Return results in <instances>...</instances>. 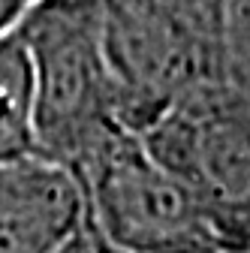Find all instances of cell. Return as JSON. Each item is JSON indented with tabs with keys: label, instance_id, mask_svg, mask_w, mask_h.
<instances>
[{
	"label": "cell",
	"instance_id": "5",
	"mask_svg": "<svg viewBox=\"0 0 250 253\" xmlns=\"http://www.w3.org/2000/svg\"><path fill=\"white\" fill-rule=\"evenodd\" d=\"M34 151V73L18 30L0 37V160Z\"/></svg>",
	"mask_w": 250,
	"mask_h": 253
},
{
	"label": "cell",
	"instance_id": "11",
	"mask_svg": "<svg viewBox=\"0 0 250 253\" xmlns=\"http://www.w3.org/2000/svg\"><path fill=\"white\" fill-rule=\"evenodd\" d=\"M244 253H250V250H244Z\"/></svg>",
	"mask_w": 250,
	"mask_h": 253
},
{
	"label": "cell",
	"instance_id": "8",
	"mask_svg": "<svg viewBox=\"0 0 250 253\" xmlns=\"http://www.w3.org/2000/svg\"><path fill=\"white\" fill-rule=\"evenodd\" d=\"M34 3L37 0H0V37L12 34L18 27V21L24 18V12Z\"/></svg>",
	"mask_w": 250,
	"mask_h": 253
},
{
	"label": "cell",
	"instance_id": "1",
	"mask_svg": "<svg viewBox=\"0 0 250 253\" xmlns=\"http://www.w3.org/2000/svg\"><path fill=\"white\" fill-rule=\"evenodd\" d=\"M34 73V151L79 175L121 124L100 0H37L18 21Z\"/></svg>",
	"mask_w": 250,
	"mask_h": 253
},
{
	"label": "cell",
	"instance_id": "4",
	"mask_svg": "<svg viewBox=\"0 0 250 253\" xmlns=\"http://www.w3.org/2000/svg\"><path fill=\"white\" fill-rule=\"evenodd\" d=\"M87 223L79 178L30 151L0 160V253H57Z\"/></svg>",
	"mask_w": 250,
	"mask_h": 253
},
{
	"label": "cell",
	"instance_id": "3",
	"mask_svg": "<svg viewBox=\"0 0 250 253\" xmlns=\"http://www.w3.org/2000/svg\"><path fill=\"white\" fill-rule=\"evenodd\" d=\"M87 229L124 253H232L202 205L163 169L139 133L115 136L76 175Z\"/></svg>",
	"mask_w": 250,
	"mask_h": 253
},
{
	"label": "cell",
	"instance_id": "9",
	"mask_svg": "<svg viewBox=\"0 0 250 253\" xmlns=\"http://www.w3.org/2000/svg\"><path fill=\"white\" fill-rule=\"evenodd\" d=\"M57 253H93V235H90L87 223H84V229H82L64 250H57Z\"/></svg>",
	"mask_w": 250,
	"mask_h": 253
},
{
	"label": "cell",
	"instance_id": "10",
	"mask_svg": "<svg viewBox=\"0 0 250 253\" xmlns=\"http://www.w3.org/2000/svg\"><path fill=\"white\" fill-rule=\"evenodd\" d=\"M93 235V232H90ZM93 253H124V250H115V247H109V244H103L97 235H93Z\"/></svg>",
	"mask_w": 250,
	"mask_h": 253
},
{
	"label": "cell",
	"instance_id": "2",
	"mask_svg": "<svg viewBox=\"0 0 250 253\" xmlns=\"http://www.w3.org/2000/svg\"><path fill=\"white\" fill-rule=\"evenodd\" d=\"M232 253L250 250V100L226 82L187 93L139 133Z\"/></svg>",
	"mask_w": 250,
	"mask_h": 253
},
{
	"label": "cell",
	"instance_id": "6",
	"mask_svg": "<svg viewBox=\"0 0 250 253\" xmlns=\"http://www.w3.org/2000/svg\"><path fill=\"white\" fill-rule=\"evenodd\" d=\"M223 82L250 100V0L223 3Z\"/></svg>",
	"mask_w": 250,
	"mask_h": 253
},
{
	"label": "cell",
	"instance_id": "7",
	"mask_svg": "<svg viewBox=\"0 0 250 253\" xmlns=\"http://www.w3.org/2000/svg\"><path fill=\"white\" fill-rule=\"evenodd\" d=\"M124 6H139V9H157L184 18L190 27H196L202 37L214 40L223 48L220 34H223V3L226 0H112Z\"/></svg>",
	"mask_w": 250,
	"mask_h": 253
}]
</instances>
